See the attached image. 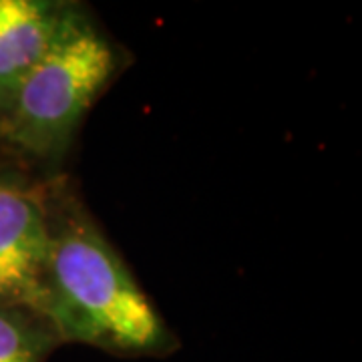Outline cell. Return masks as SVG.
Returning a JSON list of instances; mask_svg holds the SVG:
<instances>
[{"label": "cell", "mask_w": 362, "mask_h": 362, "mask_svg": "<svg viewBox=\"0 0 362 362\" xmlns=\"http://www.w3.org/2000/svg\"><path fill=\"white\" fill-rule=\"evenodd\" d=\"M78 4L77 0H0V121Z\"/></svg>", "instance_id": "obj_4"}, {"label": "cell", "mask_w": 362, "mask_h": 362, "mask_svg": "<svg viewBox=\"0 0 362 362\" xmlns=\"http://www.w3.org/2000/svg\"><path fill=\"white\" fill-rule=\"evenodd\" d=\"M129 61V52L81 2L0 121V153L42 177L65 173L90 109Z\"/></svg>", "instance_id": "obj_2"}, {"label": "cell", "mask_w": 362, "mask_h": 362, "mask_svg": "<svg viewBox=\"0 0 362 362\" xmlns=\"http://www.w3.org/2000/svg\"><path fill=\"white\" fill-rule=\"evenodd\" d=\"M63 342L39 312L0 304V362H49Z\"/></svg>", "instance_id": "obj_5"}, {"label": "cell", "mask_w": 362, "mask_h": 362, "mask_svg": "<svg viewBox=\"0 0 362 362\" xmlns=\"http://www.w3.org/2000/svg\"><path fill=\"white\" fill-rule=\"evenodd\" d=\"M47 177L0 153V304L42 314L49 262Z\"/></svg>", "instance_id": "obj_3"}, {"label": "cell", "mask_w": 362, "mask_h": 362, "mask_svg": "<svg viewBox=\"0 0 362 362\" xmlns=\"http://www.w3.org/2000/svg\"><path fill=\"white\" fill-rule=\"evenodd\" d=\"M49 262L42 316L65 344L119 358H168L181 346L153 300L107 238L69 173L45 185Z\"/></svg>", "instance_id": "obj_1"}]
</instances>
